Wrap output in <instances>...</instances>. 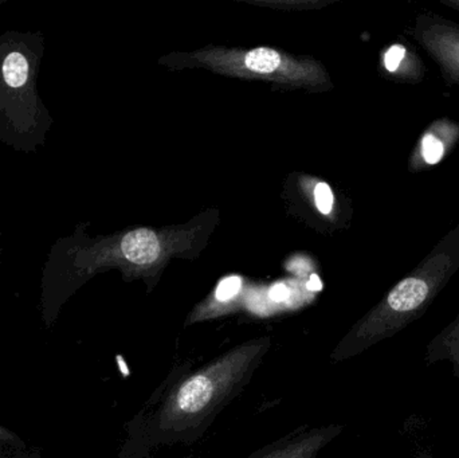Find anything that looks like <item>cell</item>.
Instances as JSON below:
<instances>
[{"mask_svg":"<svg viewBox=\"0 0 459 458\" xmlns=\"http://www.w3.org/2000/svg\"><path fill=\"white\" fill-rule=\"evenodd\" d=\"M412 35L438 65L445 80L459 85V24L423 13L418 16Z\"/></svg>","mask_w":459,"mask_h":458,"instance_id":"3","label":"cell"},{"mask_svg":"<svg viewBox=\"0 0 459 458\" xmlns=\"http://www.w3.org/2000/svg\"><path fill=\"white\" fill-rule=\"evenodd\" d=\"M307 288L312 290H318L321 288L320 280H318L317 276L310 277L309 284H307Z\"/></svg>","mask_w":459,"mask_h":458,"instance_id":"14","label":"cell"},{"mask_svg":"<svg viewBox=\"0 0 459 458\" xmlns=\"http://www.w3.org/2000/svg\"><path fill=\"white\" fill-rule=\"evenodd\" d=\"M240 287H242V280L239 277H229V279H225L221 282L215 296H217L220 301L230 300V298H234L239 292Z\"/></svg>","mask_w":459,"mask_h":458,"instance_id":"12","label":"cell"},{"mask_svg":"<svg viewBox=\"0 0 459 458\" xmlns=\"http://www.w3.org/2000/svg\"><path fill=\"white\" fill-rule=\"evenodd\" d=\"M270 336L248 339L204 365H175L129 424V458L198 443L242 394L272 349Z\"/></svg>","mask_w":459,"mask_h":458,"instance_id":"1","label":"cell"},{"mask_svg":"<svg viewBox=\"0 0 459 458\" xmlns=\"http://www.w3.org/2000/svg\"><path fill=\"white\" fill-rule=\"evenodd\" d=\"M288 288H286L285 285L277 284L273 288L272 298H274V300H282V298L288 296Z\"/></svg>","mask_w":459,"mask_h":458,"instance_id":"13","label":"cell"},{"mask_svg":"<svg viewBox=\"0 0 459 458\" xmlns=\"http://www.w3.org/2000/svg\"><path fill=\"white\" fill-rule=\"evenodd\" d=\"M441 3H444L447 7H452L459 11V0H441Z\"/></svg>","mask_w":459,"mask_h":458,"instance_id":"15","label":"cell"},{"mask_svg":"<svg viewBox=\"0 0 459 458\" xmlns=\"http://www.w3.org/2000/svg\"><path fill=\"white\" fill-rule=\"evenodd\" d=\"M121 252L129 263L134 265H152L161 255L160 241L152 230L137 229L124 237Z\"/></svg>","mask_w":459,"mask_h":458,"instance_id":"7","label":"cell"},{"mask_svg":"<svg viewBox=\"0 0 459 458\" xmlns=\"http://www.w3.org/2000/svg\"><path fill=\"white\" fill-rule=\"evenodd\" d=\"M459 139V125L452 120H438L431 124L418 143L410 160V169H420L434 166L444 159Z\"/></svg>","mask_w":459,"mask_h":458,"instance_id":"5","label":"cell"},{"mask_svg":"<svg viewBox=\"0 0 459 458\" xmlns=\"http://www.w3.org/2000/svg\"><path fill=\"white\" fill-rule=\"evenodd\" d=\"M458 271L459 225L342 336L332 351V362L352 359L417 322Z\"/></svg>","mask_w":459,"mask_h":458,"instance_id":"2","label":"cell"},{"mask_svg":"<svg viewBox=\"0 0 459 458\" xmlns=\"http://www.w3.org/2000/svg\"><path fill=\"white\" fill-rule=\"evenodd\" d=\"M29 61L23 54L13 51L3 62V78L11 88H21L29 80Z\"/></svg>","mask_w":459,"mask_h":458,"instance_id":"9","label":"cell"},{"mask_svg":"<svg viewBox=\"0 0 459 458\" xmlns=\"http://www.w3.org/2000/svg\"><path fill=\"white\" fill-rule=\"evenodd\" d=\"M417 458H431L430 454L428 451H423L422 454H420V456Z\"/></svg>","mask_w":459,"mask_h":458,"instance_id":"16","label":"cell"},{"mask_svg":"<svg viewBox=\"0 0 459 458\" xmlns=\"http://www.w3.org/2000/svg\"><path fill=\"white\" fill-rule=\"evenodd\" d=\"M315 202L321 214L328 215L333 207V193L326 183H318L315 188Z\"/></svg>","mask_w":459,"mask_h":458,"instance_id":"11","label":"cell"},{"mask_svg":"<svg viewBox=\"0 0 459 458\" xmlns=\"http://www.w3.org/2000/svg\"><path fill=\"white\" fill-rule=\"evenodd\" d=\"M243 67L256 74H286L294 77V66L286 56L272 48H261L242 56Z\"/></svg>","mask_w":459,"mask_h":458,"instance_id":"8","label":"cell"},{"mask_svg":"<svg viewBox=\"0 0 459 458\" xmlns=\"http://www.w3.org/2000/svg\"><path fill=\"white\" fill-rule=\"evenodd\" d=\"M342 425L301 427L246 458H320L321 452L342 435Z\"/></svg>","mask_w":459,"mask_h":458,"instance_id":"4","label":"cell"},{"mask_svg":"<svg viewBox=\"0 0 459 458\" xmlns=\"http://www.w3.org/2000/svg\"><path fill=\"white\" fill-rule=\"evenodd\" d=\"M425 360L428 366L449 362L453 376L459 379V315L431 339L426 347Z\"/></svg>","mask_w":459,"mask_h":458,"instance_id":"6","label":"cell"},{"mask_svg":"<svg viewBox=\"0 0 459 458\" xmlns=\"http://www.w3.org/2000/svg\"><path fill=\"white\" fill-rule=\"evenodd\" d=\"M383 65H385V70L391 73V74H396V73L402 70V75H412L411 73H410V69H411V72H414L415 74H418L417 65H412V61H410L409 50H407L406 46L399 45V43L391 46V48L385 51ZM412 77H414V75H412Z\"/></svg>","mask_w":459,"mask_h":458,"instance_id":"10","label":"cell"}]
</instances>
